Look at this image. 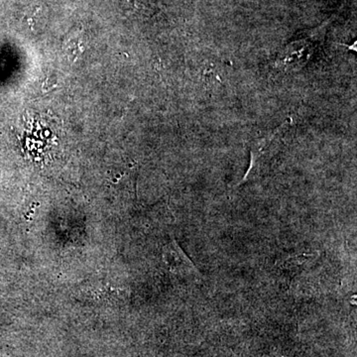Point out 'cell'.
I'll use <instances>...</instances> for the list:
<instances>
[{"mask_svg": "<svg viewBox=\"0 0 357 357\" xmlns=\"http://www.w3.org/2000/svg\"><path fill=\"white\" fill-rule=\"evenodd\" d=\"M164 260L170 270L177 274H190L196 270L195 266L175 242L165 247Z\"/></svg>", "mask_w": 357, "mask_h": 357, "instance_id": "1", "label": "cell"}, {"mask_svg": "<svg viewBox=\"0 0 357 357\" xmlns=\"http://www.w3.org/2000/svg\"><path fill=\"white\" fill-rule=\"evenodd\" d=\"M314 255L312 254H300V255L292 256L287 260L284 261L282 267L284 269L289 270V271H294L297 270L299 268L305 267L308 263H311L314 261Z\"/></svg>", "mask_w": 357, "mask_h": 357, "instance_id": "2", "label": "cell"}, {"mask_svg": "<svg viewBox=\"0 0 357 357\" xmlns=\"http://www.w3.org/2000/svg\"><path fill=\"white\" fill-rule=\"evenodd\" d=\"M64 50L70 59L72 61L76 60L79 54L83 52L81 37H76V35H73V36L68 38L67 41H65Z\"/></svg>", "mask_w": 357, "mask_h": 357, "instance_id": "3", "label": "cell"}]
</instances>
